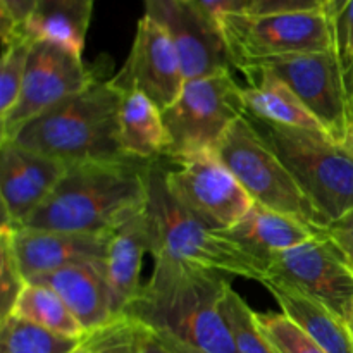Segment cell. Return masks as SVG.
<instances>
[{
    "label": "cell",
    "mask_w": 353,
    "mask_h": 353,
    "mask_svg": "<svg viewBox=\"0 0 353 353\" xmlns=\"http://www.w3.org/2000/svg\"><path fill=\"white\" fill-rule=\"evenodd\" d=\"M154 259L152 278L124 314L200 352L238 353L221 310L230 279L164 254Z\"/></svg>",
    "instance_id": "6da1fadb"
},
{
    "label": "cell",
    "mask_w": 353,
    "mask_h": 353,
    "mask_svg": "<svg viewBox=\"0 0 353 353\" xmlns=\"http://www.w3.org/2000/svg\"><path fill=\"white\" fill-rule=\"evenodd\" d=\"M152 162L126 157L68 165L50 196L28 217L23 228L112 233L147 209Z\"/></svg>",
    "instance_id": "7a4b0ae2"
},
{
    "label": "cell",
    "mask_w": 353,
    "mask_h": 353,
    "mask_svg": "<svg viewBox=\"0 0 353 353\" xmlns=\"http://www.w3.org/2000/svg\"><path fill=\"white\" fill-rule=\"evenodd\" d=\"M124 90L112 78L97 79L34 117L12 141L65 165L126 159L119 143V105Z\"/></svg>",
    "instance_id": "3957f363"
},
{
    "label": "cell",
    "mask_w": 353,
    "mask_h": 353,
    "mask_svg": "<svg viewBox=\"0 0 353 353\" xmlns=\"http://www.w3.org/2000/svg\"><path fill=\"white\" fill-rule=\"evenodd\" d=\"M147 212L154 231L152 255L164 254L176 261L224 276L264 283L269 262L245 250L224 231H217L179 205L165 186L164 159L148 171Z\"/></svg>",
    "instance_id": "277c9868"
},
{
    "label": "cell",
    "mask_w": 353,
    "mask_h": 353,
    "mask_svg": "<svg viewBox=\"0 0 353 353\" xmlns=\"http://www.w3.org/2000/svg\"><path fill=\"white\" fill-rule=\"evenodd\" d=\"M248 121L281 159L326 228L353 212V157L327 134L281 126L254 117Z\"/></svg>",
    "instance_id": "5b68a950"
},
{
    "label": "cell",
    "mask_w": 353,
    "mask_h": 353,
    "mask_svg": "<svg viewBox=\"0 0 353 353\" xmlns=\"http://www.w3.org/2000/svg\"><path fill=\"white\" fill-rule=\"evenodd\" d=\"M245 112L243 88L234 81L231 71L190 79L178 100L162 110L168 131L164 161L214 152L226 131Z\"/></svg>",
    "instance_id": "8992f818"
},
{
    "label": "cell",
    "mask_w": 353,
    "mask_h": 353,
    "mask_svg": "<svg viewBox=\"0 0 353 353\" xmlns=\"http://www.w3.org/2000/svg\"><path fill=\"white\" fill-rule=\"evenodd\" d=\"M214 152L255 203L296 217L317 230H326L323 217L281 159L255 131L247 112L226 131Z\"/></svg>",
    "instance_id": "52a82bcc"
},
{
    "label": "cell",
    "mask_w": 353,
    "mask_h": 353,
    "mask_svg": "<svg viewBox=\"0 0 353 353\" xmlns=\"http://www.w3.org/2000/svg\"><path fill=\"white\" fill-rule=\"evenodd\" d=\"M217 23L233 65L240 71L271 59L336 48L333 21L326 12H233Z\"/></svg>",
    "instance_id": "ba28073f"
},
{
    "label": "cell",
    "mask_w": 353,
    "mask_h": 353,
    "mask_svg": "<svg viewBox=\"0 0 353 353\" xmlns=\"http://www.w3.org/2000/svg\"><path fill=\"white\" fill-rule=\"evenodd\" d=\"M168 162L172 165L165 168V186L172 199L214 230H231L254 205L216 152Z\"/></svg>",
    "instance_id": "9c48e42d"
},
{
    "label": "cell",
    "mask_w": 353,
    "mask_h": 353,
    "mask_svg": "<svg viewBox=\"0 0 353 353\" xmlns=\"http://www.w3.org/2000/svg\"><path fill=\"white\" fill-rule=\"evenodd\" d=\"M257 65L279 76L319 121L327 137L341 145L353 121V99L336 48L286 55Z\"/></svg>",
    "instance_id": "30bf717a"
},
{
    "label": "cell",
    "mask_w": 353,
    "mask_h": 353,
    "mask_svg": "<svg viewBox=\"0 0 353 353\" xmlns=\"http://www.w3.org/2000/svg\"><path fill=\"white\" fill-rule=\"evenodd\" d=\"M95 81V71L86 68L83 57L57 45L31 41L21 95L12 110L0 119L2 141H12L34 117Z\"/></svg>",
    "instance_id": "8fae6325"
},
{
    "label": "cell",
    "mask_w": 353,
    "mask_h": 353,
    "mask_svg": "<svg viewBox=\"0 0 353 353\" xmlns=\"http://www.w3.org/2000/svg\"><path fill=\"white\" fill-rule=\"evenodd\" d=\"M265 281L292 286L345 321L352 314L353 268L327 234L271 255Z\"/></svg>",
    "instance_id": "7c38bea8"
},
{
    "label": "cell",
    "mask_w": 353,
    "mask_h": 353,
    "mask_svg": "<svg viewBox=\"0 0 353 353\" xmlns=\"http://www.w3.org/2000/svg\"><path fill=\"white\" fill-rule=\"evenodd\" d=\"M145 14L171 37L186 81L234 68L219 23L193 0H145Z\"/></svg>",
    "instance_id": "4fadbf2b"
},
{
    "label": "cell",
    "mask_w": 353,
    "mask_h": 353,
    "mask_svg": "<svg viewBox=\"0 0 353 353\" xmlns=\"http://www.w3.org/2000/svg\"><path fill=\"white\" fill-rule=\"evenodd\" d=\"M121 90H140L161 110L178 100L186 79L168 31L145 14L137 26L133 47L123 69L114 76Z\"/></svg>",
    "instance_id": "5bb4252c"
},
{
    "label": "cell",
    "mask_w": 353,
    "mask_h": 353,
    "mask_svg": "<svg viewBox=\"0 0 353 353\" xmlns=\"http://www.w3.org/2000/svg\"><path fill=\"white\" fill-rule=\"evenodd\" d=\"M68 165L16 141L0 147V196L7 223L19 228L50 196Z\"/></svg>",
    "instance_id": "9a60e30c"
},
{
    "label": "cell",
    "mask_w": 353,
    "mask_h": 353,
    "mask_svg": "<svg viewBox=\"0 0 353 353\" xmlns=\"http://www.w3.org/2000/svg\"><path fill=\"white\" fill-rule=\"evenodd\" d=\"M109 234L65 233V231L16 228L14 252L26 281L76 264H102Z\"/></svg>",
    "instance_id": "2e32d148"
},
{
    "label": "cell",
    "mask_w": 353,
    "mask_h": 353,
    "mask_svg": "<svg viewBox=\"0 0 353 353\" xmlns=\"http://www.w3.org/2000/svg\"><path fill=\"white\" fill-rule=\"evenodd\" d=\"M154 243V231L147 209L110 233L102 271L117 316H123L140 293L141 262L145 254H152Z\"/></svg>",
    "instance_id": "e0dca14e"
},
{
    "label": "cell",
    "mask_w": 353,
    "mask_h": 353,
    "mask_svg": "<svg viewBox=\"0 0 353 353\" xmlns=\"http://www.w3.org/2000/svg\"><path fill=\"white\" fill-rule=\"evenodd\" d=\"M48 286L65 302L85 334L119 317L114 310L112 295L103 276L102 264H76L30 279Z\"/></svg>",
    "instance_id": "ac0fdd59"
},
{
    "label": "cell",
    "mask_w": 353,
    "mask_h": 353,
    "mask_svg": "<svg viewBox=\"0 0 353 353\" xmlns=\"http://www.w3.org/2000/svg\"><path fill=\"white\" fill-rule=\"evenodd\" d=\"M224 233L265 262L278 252L290 250L312 238L326 236V230H317L296 217L276 212L255 202L240 223Z\"/></svg>",
    "instance_id": "d6986e66"
},
{
    "label": "cell",
    "mask_w": 353,
    "mask_h": 353,
    "mask_svg": "<svg viewBox=\"0 0 353 353\" xmlns=\"http://www.w3.org/2000/svg\"><path fill=\"white\" fill-rule=\"evenodd\" d=\"M243 72L250 76L252 81L250 86L243 88V100L248 114L268 123L327 134L319 121L309 112L302 100L279 76L262 65H254Z\"/></svg>",
    "instance_id": "ffe728a7"
},
{
    "label": "cell",
    "mask_w": 353,
    "mask_h": 353,
    "mask_svg": "<svg viewBox=\"0 0 353 353\" xmlns=\"http://www.w3.org/2000/svg\"><path fill=\"white\" fill-rule=\"evenodd\" d=\"M262 285L271 292L283 312L307 331L324 353H353V334L347 321L292 286L276 281Z\"/></svg>",
    "instance_id": "44dd1931"
},
{
    "label": "cell",
    "mask_w": 353,
    "mask_h": 353,
    "mask_svg": "<svg viewBox=\"0 0 353 353\" xmlns=\"http://www.w3.org/2000/svg\"><path fill=\"white\" fill-rule=\"evenodd\" d=\"M119 143L126 157L138 161H159L168 154L162 110L140 90H128L121 100Z\"/></svg>",
    "instance_id": "7402d4cb"
},
{
    "label": "cell",
    "mask_w": 353,
    "mask_h": 353,
    "mask_svg": "<svg viewBox=\"0 0 353 353\" xmlns=\"http://www.w3.org/2000/svg\"><path fill=\"white\" fill-rule=\"evenodd\" d=\"M12 316L69 338H85L81 324L76 321L64 300L48 286L28 281L21 292Z\"/></svg>",
    "instance_id": "603a6c76"
},
{
    "label": "cell",
    "mask_w": 353,
    "mask_h": 353,
    "mask_svg": "<svg viewBox=\"0 0 353 353\" xmlns=\"http://www.w3.org/2000/svg\"><path fill=\"white\" fill-rule=\"evenodd\" d=\"M83 338H69L10 314L2 319L0 353H74Z\"/></svg>",
    "instance_id": "cb8c5ba5"
},
{
    "label": "cell",
    "mask_w": 353,
    "mask_h": 353,
    "mask_svg": "<svg viewBox=\"0 0 353 353\" xmlns=\"http://www.w3.org/2000/svg\"><path fill=\"white\" fill-rule=\"evenodd\" d=\"M221 310L238 353H276L257 323V312L234 292L228 288L221 302Z\"/></svg>",
    "instance_id": "d4e9b609"
},
{
    "label": "cell",
    "mask_w": 353,
    "mask_h": 353,
    "mask_svg": "<svg viewBox=\"0 0 353 353\" xmlns=\"http://www.w3.org/2000/svg\"><path fill=\"white\" fill-rule=\"evenodd\" d=\"M19 33L31 41L57 45L71 54L83 57L86 30H83L72 17L62 12L37 10L23 26H19Z\"/></svg>",
    "instance_id": "484cf974"
},
{
    "label": "cell",
    "mask_w": 353,
    "mask_h": 353,
    "mask_svg": "<svg viewBox=\"0 0 353 353\" xmlns=\"http://www.w3.org/2000/svg\"><path fill=\"white\" fill-rule=\"evenodd\" d=\"M141 334L143 326L123 314L85 334L81 347L86 353H141Z\"/></svg>",
    "instance_id": "4316f807"
},
{
    "label": "cell",
    "mask_w": 353,
    "mask_h": 353,
    "mask_svg": "<svg viewBox=\"0 0 353 353\" xmlns=\"http://www.w3.org/2000/svg\"><path fill=\"white\" fill-rule=\"evenodd\" d=\"M30 48L31 40L23 34L3 47L2 68H0V119L12 110L19 99Z\"/></svg>",
    "instance_id": "83f0119b"
},
{
    "label": "cell",
    "mask_w": 353,
    "mask_h": 353,
    "mask_svg": "<svg viewBox=\"0 0 353 353\" xmlns=\"http://www.w3.org/2000/svg\"><path fill=\"white\" fill-rule=\"evenodd\" d=\"M257 323L276 353H324L309 333L285 312L257 314Z\"/></svg>",
    "instance_id": "f1b7e54d"
},
{
    "label": "cell",
    "mask_w": 353,
    "mask_h": 353,
    "mask_svg": "<svg viewBox=\"0 0 353 353\" xmlns=\"http://www.w3.org/2000/svg\"><path fill=\"white\" fill-rule=\"evenodd\" d=\"M14 231L16 228L12 224L2 221V231H0V317L2 319L12 314L14 305L28 283L14 252Z\"/></svg>",
    "instance_id": "f546056e"
},
{
    "label": "cell",
    "mask_w": 353,
    "mask_h": 353,
    "mask_svg": "<svg viewBox=\"0 0 353 353\" xmlns=\"http://www.w3.org/2000/svg\"><path fill=\"white\" fill-rule=\"evenodd\" d=\"M245 12L259 14H299V12H326L330 0H247Z\"/></svg>",
    "instance_id": "4dcf8cb0"
},
{
    "label": "cell",
    "mask_w": 353,
    "mask_h": 353,
    "mask_svg": "<svg viewBox=\"0 0 353 353\" xmlns=\"http://www.w3.org/2000/svg\"><path fill=\"white\" fill-rule=\"evenodd\" d=\"M334 47L340 57L347 78L353 69V0H348L345 9L333 19Z\"/></svg>",
    "instance_id": "1f68e13d"
},
{
    "label": "cell",
    "mask_w": 353,
    "mask_h": 353,
    "mask_svg": "<svg viewBox=\"0 0 353 353\" xmlns=\"http://www.w3.org/2000/svg\"><path fill=\"white\" fill-rule=\"evenodd\" d=\"M95 0H38V10L62 12L72 17L83 30L88 31Z\"/></svg>",
    "instance_id": "d6a6232c"
},
{
    "label": "cell",
    "mask_w": 353,
    "mask_h": 353,
    "mask_svg": "<svg viewBox=\"0 0 353 353\" xmlns=\"http://www.w3.org/2000/svg\"><path fill=\"white\" fill-rule=\"evenodd\" d=\"M326 234L353 268V212L326 228Z\"/></svg>",
    "instance_id": "836d02e7"
},
{
    "label": "cell",
    "mask_w": 353,
    "mask_h": 353,
    "mask_svg": "<svg viewBox=\"0 0 353 353\" xmlns=\"http://www.w3.org/2000/svg\"><path fill=\"white\" fill-rule=\"evenodd\" d=\"M38 10V0H0V16L23 26Z\"/></svg>",
    "instance_id": "e575fe53"
},
{
    "label": "cell",
    "mask_w": 353,
    "mask_h": 353,
    "mask_svg": "<svg viewBox=\"0 0 353 353\" xmlns=\"http://www.w3.org/2000/svg\"><path fill=\"white\" fill-rule=\"evenodd\" d=\"M193 2L216 21H219L224 14L245 12L248 6L247 0H193Z\"/></svg>",
    "instance_id": "d590c367"
},
{
    "label": "cell",
    "mask_w": 353,
    "mask_h": 353,
    "mask_svg": "<svg viewBox=\"0 0 353 353\" xmlns=\"http://www.w3.org/2000/svg\"><path fill=\"white\" fill-rule=\"evenodd\" d=\"M141 353H172L162 343L161 338L152 330L143 326V334H141Z\"/></svg>",
    "instance_id": "8d00e7d4"
},
{
    "label": "cell",
    "mask_w": 353,
    "mask_h": 353,
    "mask_svg": "<svg viewBox=\"0 0 353 353\" xmlns=\"http://www.w3.org/2000/svg\"><path fill=\"white\" fill-rule=\"evenodd\" d=\"M154 333H155V331H154ZM155 334L161 338L162 343H164L165 347H168L172 353H205V352H200V350H196V348L190 347V345L183 343V341L176 340V338L169 336V334H164V333H155Z\"/></svg>",
    "instance_id": "74e56055"
},
{
    "label": "cell",
    "mask_w": 353,
    "mask_h": 353,
    "mask_svg": "<svg viewBox=\"0 0 353 353\" xmlns=\"http://www.w3.org/2000/svg\"><path fill=\"white\" fill-rule=\"evenodd\" d=\"M348 3V0H330L326 7V14L331 21L336 19L338 14L345 9V6Z\"/></svg>",
    "instance_id": "f35d334b"
},
{
    "label": "cell",
    "mask_w": 353,
    "mask_h": 353,
    "mask_svg": "<svg viewBox=\"0 0 353 353\" xmlns=\"http://www.w3.org/2000/svg\"><path fill=\"white\" fill-rule=\"evenodd\" d=\"M341 147H343L345 150H347L348 154H350L353 157V121L350 123V126H348L347 134H345L343 141H341Z\"/></svg>",
    "instance_id": "ab89813d"
},
{
    "label": "cell",
    "mask_w": 353,
    "mask_h": 353,
    "mask_svg": "<svg viewBox=\"0 0 353 353\" xmlns=\"http://www.w3.org/2000/svg\"><path fill=\"white\" fill-rule=\"evenodd\" d=\"M347 81H348V86H350V93H352V99H353V69H352L350 76L347 78Z\"/></svg>",
    "instance_id": "60d3db41"
},
{
    "label": "cell",
    "mask_w": 353,
    "mask_h": 353,
    "mask_svg": "<svg viewBox=\"0 0 353 353\" xmlns=\"http://www.w3.org/2000/svg\"><path fill=\"white\" fill-rule=\"evenodd\" d=\"M347 324H348V327H350V331H352V334H353V309H352L350 317H348V319H347Z\"/></svg>",
    "instance_id": "b9f144b4"
},
{
    "label": "cell",
    "mask_w": 353,
    "mask_h": 353,
    "mask_svg": "<svg viewBox=\"0 0 353 353\" xmlns=\"http://www.w3.org/2000/svg\"><path fill=\"white\" fill-rule=\"evenodd\" d=\"M74 353H86V352H85V350H83V347H79V348H78V350H76Z\"/></svg>",
    "instance_id": "7bdbcfd3"
}]
</instances>
